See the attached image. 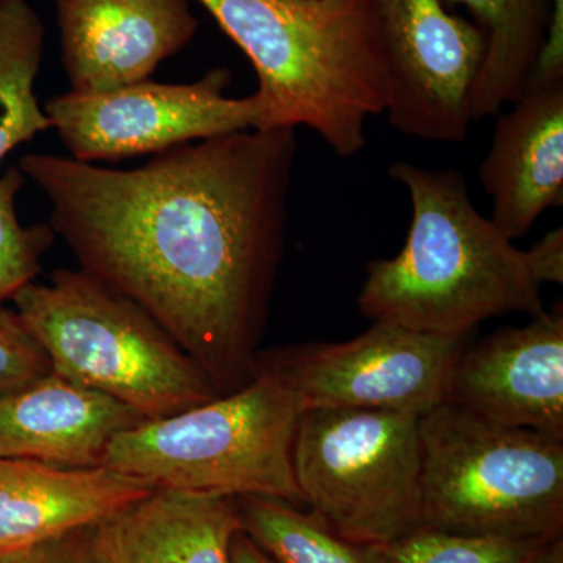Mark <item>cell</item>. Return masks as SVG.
<instances>
[{"label":"cell","mask_w":563,"mask_h":563,"mask_svg":"<svg viewBox=\"0 0 563 563\" xmlns=\"http://www.w3.org/2000/svg\"><path fill=\"white\" fill-rule=\"evenodd\" d=\"M296 129H250L111 169L27 154L80 269L140 306L220 395L250 384L282 258Z\"/></svg>","instance_id":"obj_1"},{"label":"cell","mask_w":563,"mask_h":563,"mask_svg":"<svg viewBox=\"0 0 563 563\" xmlns=\"http://www.w3.org/2000/svg\"><path fill=\"white\" fill-rule=\"evenodd\" d=\"M388 174L409 192L412 221L398 255L366 265L357 299L363 317L470 335L490 318L543 312V285L528 251L479 213L461 173L398 162Z\"/></svg>","instance_id":"obj_2"},{"label":"cell","mask_w":563,"mask_h":563,"mask_svg":"<svg viewBox=\"0 0 563 563\" xmlns=\"http://www.w3.org/2000/svg\"><path fill=\"white\" fill-rule=\"evenodd\" d=\"M250 58L263 129L309 128L340 157L365 150L387 110V65L369 0H196Z\"/></svg>","instance_id":"obj_3"},{"label":"cell","mask_w":563,"mask_h":563,"mask_svg":"<svg viewBox=\"0 0 563 563\" xmlns=\"http://www.w3.org/2000/svg\"><path fill=\"white\" fill-rule=\"evenodd\" d=\"M11 301L52 372L117 399L144 421L221 396L154 318L84 269H58Z\"/></svg>","instance_id":"obj_4"},{"label":"cell","mask_w":563,"mask_h":563,"mask_svg":"<svg viewBox=\"0 0 563 563\" xmlns=\"http://www.w3.org/2000/svg\"><path fill=\"white\" fill-rule=\"evenodd\" d=\"M306 406L268 369L250 384L114 437L102 466L154 487L303 506L292 448Z\"/></svg>","instance_id":"obj_5"},{"label":"cell","mask_w":563,"mask_h":563,"mask_svg":"<svg viewBox=\"0 0 563 563\" xmlns=\"http://www.w3.org/2000/svg\"><path fill=\"white\" fill-rule=\"evenodd\" d=\"M421 526L553 539L563 529V439L442 402L418 418Z\"/></svg>","instance_id":"obj_6"},{"label":"cell","mask_w":563,"mask_h":563,"mask_svg":"<svg viewBox=\"0 0 563 563\" xmlns=\"http://www.w3.org/2000/svg\"><path fill=\"white\" fill-rule=\"evenodd\" d=\"M417 415L309 409L292 448L303 504L355 543L398 542L421 526Z\"/></svg>","instance_id":"obj_7"},{"label":"cell","mask_w":563,"mask_h":563,"mask_svg":"<svg viewBox=\"0 0 563 563\" xmlns=\"http://www.w3.org/2000/svg\"><path fill=\"white\" fill-rule=\"evenodd\" d=\"M231 81V70L214 68L191 84L150 79L109 91L69 90L52 96L44 111L70 158L92 165L120 162L265 128L261 95L229 98Z\"/></svg>","instance_id":"obj_8"},{"label":"cell","mask_w":563,"mask_h":563,"mask_svg":"<svg viewBox=\"0 0 563 563\" xmlns=\"http://www.w3.org/2000/svg\"><path fill=\"white\" fill-rule=\"evenodd\" d=\"M466 342L468 335H439L377 321L347 342L261 351L255 368L276 374L298 393L307 410L373 409L421 417L446 399Z\"/></svg>","instance_id":"obj_9"},{"label":"cell","mask_w":563,"mask_h":563,"mask_svg":"<svg viewBox=\"0 0 563 563\" xmlns=\"http://www.w3.org/2000/svg\"><path fill=\"white\" fill-rule=\"evenodd\" d=\"M387 65L385 113L402 135L461 143L487 38L443 0H369Z\"/></svg>","instance_id":"obj_10"},{"label":"cell","mask_w":563,"mask_h":563,"mask_svg":"<svg viewBox=\"0 0 563 563\" xmlns=\"http://www.w3.org/2000/svg\"><path fill=\"white\" fill-rule=\"evenodd\" d=\"M444 402L563 439V307L503 329L455 362Z\"/></svg>","instance_id":"obj_11"},{"label":"cell","mask_w":563,"mask_h":563,"mask_svg":"<svg viewBox=\"0 0 563 563\" xmlns=\"http://www.w3.org/2000/svg\"><path fill=\"white\" fill-rule=\"evenodd\" d=\"M70 90L109 91L150 80L195 38L190 0H54Z\"/></svg>","instance_id":"obj_12"},{"label":"cell","mask_w":563,"mask_h":563,"mask_svg":"<svg viewBox=\"0 0 563 563\" xmlns=\"http://www.w3.org/2000/svg\"><path fill=\"white\" fill-rule=\"evenodd\" d=\"M498 118L479 180L496 228L523 239L563 199V84L529 87Z\"/></svg>","instance_id":"obj_13"},{"label":"cell","mask_w":563,"mask_h":563,"mask_svg":"<svg viewBox=\"0 0 563 563\" xmlns=\"http://www.w3.org/2000/svg\"><path fill=\"white\" fill-rule=\"evenodd\" d=\"M141 421L131 407L51 372L0 396V459L96 468L111 440Z\"/></svg>","instance_id":"obj_14"},{"label":"cell","mask_w":563,"mask_h":563,"mask_svg":"<svg viewBox=\"0 0 563 563\" xmlns=\"http://www.w3.org/2000/svg\"><path fill=\"white\" fill-rule=\"evenodd\" d=\"M154 485L107 468L0 459V550H18L103 523Z\"/></svg>","instance_id":"obj_15"},{"label":"cell","mask_w":563,"mask_h":563,"mask_svg":"<svg viewBox=\"0 0 563 563\" xmlns=\"http://www.w3.org/2000/svg\"><path fill=\"white\" fill-rule=\"evenodd\" d=\"M236 499L155 487L106 521L110 563H231Z\"/></svg>","instance_id":"obj_16"},{"label":"cell","mask_w":563,"mask_h":563,"mask_svg":"<svg viewBox=\"0 0 563 563\" xmlns=\"http://www.w3.org/2000/svg\"><path fill=\"white\" fill-rule=\"evenodd\" d=\"M463 5L487 38L470 95L472 120L495 117L523 95L542 47L550 0H443Z\"/></svg>","instance_id":"obj_17"},{"label":"cell","mask_w":563,"mask_h":563,"mask_svg":"<svg viewBox=\"0 0 563 563\" xmlns=\"http://www.w3.org/2000/svg\"><path fill=\"white\" fill-rule=\"evenodd\" d=\"M46 27L29 0H0V168L51 121L35 95Z\"/></svg>","instance_id":"obj_18"},{"label":"cell","mask_w":563,"mask_h":563,"mask_svg":"<svg viewBox=\"0 0 563 563\" xmlns=\"http://www.w3.org/2000/svg\"><path fill=\"white\" fill-rule=\"evenodd\" d=\"M242 531L274 563H388L387 547L355 543L317 514L272 498H239Z\"/></svg>","instance_id":"obj_19"},{"label":"cell","mask_w":563,"mask_h":563,"mask_svg":"<svg viewBox=\"0 0 563 563\" xmlns=\"http://www.w3.org/2000/svg\"><path fill=\"white\" fill-rule=\"evenodd\" d=\"M550 539L463 536L420 528L388 544V563H529Z\"/></svg>","instance_id":"obj_20"},{"label":"cell","mask_w":563,"mask_h":563,"mask_svg":"<svg viewBox=\"0 0 563 563\" xmlns=\"http://www.w3.org/2000/svg\"><path fill=\"white\" fill-rule=\"evenodd\" d=\"M20 166L0 174V303L13 299L41 272V258L54 243L46 224L24 225L18 214V196L25 185Z\"/></svg>","instance_id":"obj_21"},{"label":"cell","mask_w":563,"mask_h":563,"mask_svg":"<svg viewBox=\"0 0 563 563\" xmlns=\"http://www.w3.org/2000/svg\"><path fill=\"white\" fill-rule=\"evenodd\" d=\"M51 372L49 358L18 313L0 307V396Z\"/></svg>","instance_id":"obj_22"},{"label":"cell","mask_w":563,"mask_h":563,"mask_svg":"<svg viewBox=\"0 0 563 563\" xmlns=\"http://www.w3.org/2000/svg\"><path fill=\"white\" fill-rule=\"evenodd\" d=\"M0 563H110L106 521L18 548L3 555Z\"/></svg>","instance_id":"obj_23"},{"label":"cell","mask_w":563,"mask_h":563,"mask_svg":"<svg viewBox=\"0 0 563 563\" xmlns=\"http://www.w3.org/2000/svg\"><path fill=\"white\" fill-rule=\"evenodd\" d=\"M555 84H563V0H550L542 47L526 88Z\"/></svg>","instance_id":"obj_24"},{"label":"cell","mask_w":563,"mask_h":563,"mask_svg":"<svg viewBox=\"0 0 563 563\" xmlns=\"http://www.w3.org/2000/svg\"><path fill=\"white\" fill-rule=\"evenodd\" d=\"M540 284H563V229L548 232L528 250Z\"/></svg>","instance_id":"obj_25"},{"label":"cell","mask_w":563,"mask_h":563,"mask_svg":"<svg viewBox=\"0 0 563 563\" xmlns=\"http://www.w3.org/2000/svg\"><path fill=\"white\" fill-rule=\"evenodd\" d=\"M231 563H274L250 537L240 529L233 537Z\"/></svg>","instance_id":"obj_26"},{"label":"cell","mask_w":563,"mask_h":563,"mask_svg":"<svg viewBox=\"0 0 563 563\" xmlns=\"http://www.w3.org/2000/svg\"><path fill=\"white\" fill-rule=\"evenodd\" d=\"M529 563H563L562 536L547 540Z\"/></svg>","instance_id":"obj_27"},{"label":"cell","mask_w":563,"mask_h":563,"mask_svg":"<svg viewBox=\"0 0 563 563\" xmlns=\"http://www.w3.org/2000/svg\"><path fill=\"white\" fill-rule=\"evenodd\" d=\"M10 551H13V550H0V559H2L3 555H5L7 553H10Z\"/></svg>","instance_id":"obj_28"}]
</instances>
